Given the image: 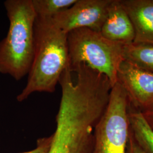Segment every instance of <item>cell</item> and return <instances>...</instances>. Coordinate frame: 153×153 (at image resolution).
Returning a JSON list of instances; mask_svg holds the SVG:
<instances>
[{
  "label": "cell",
  "instance_id": "6da1fadb",
  "mask_svg": "<svg viewBox=\"0 0 153 153\" xmlns=\"http://www.w3.org/2000/svg\"><path fill=\"white\" fill-rule=\"evenodd\" d=\"M68 66V33L57 27L51 18L36 16L33 62L27 84L17 100L21 102L36 92L53 93Z\"/></svg>",
  "mask_w": 153,
  "mask_h": 153
},
{
  "label": "cell",
  "instance_id": "7a4b0ae2",
  "mask_svg": "<svg viewBox=\"0 0 153 153\" xmlns=\"http://www.w3.org/2000/svg\"><path fill=\"white\" fill-rule=\"evenodd\" d=\"M103 113L101 106L88 97L62 94L48 153H92L95 129Z\"/></svg>",
  "mask_w": 153,
  "mask_h": 153
},
{
  "label": "cell",
  "instance_id": "3957f363",
  "mask_svg": "<svg viewBox=\"0 0 153 153\" xmlns=\"http://www.w3.org/2000/svg\"><path fill=\"white\" fill-rule=\"evenodd\" d=\"M4 6L9 28L0 42V73L19 81L27 75L33 62L36 15L31 0H7Z\"/></svg>",
  "mask_w": 153,
  "mask_h": 153
},
{
  "label": "cell",
  "instance_id": "277c9868",
  "mask_svg": "<svg viewBox=\"0 0 153 153\" xmlns=\"http://www.w3.org/2000/svg\"><path fill=\"white\" fill-rule=\"evenodd\" d=\"M124 46L91 29L71 31L68 33L69 68L71 70L85 64L105 75L113 87L118 81V71L124 60Z\"/></svg>",
  "mask_w": 153,
  "mask_h": 153
},
{
  "label": "cell",
  "instance_id": "5b68a950",
  "mask_svg": "<svg viewBox=\"0 0 153 153\" xmlns=\"http://www.w3.org/2000/svg\"><path fill=\"white\" fill-rule=\"evenodd\" d=\"M131 102L119 82L112 88L104 113L94 132L92 153H126L131 131Z\"/></svg>",
  "mask_w": 153,
  "mask_h": 153
},
{
  "label": "cell",
  "instance_id": "8992f818",
  "mask_svg": "<svg viewBox=\"0 0 153 153\" xmlns=\"http://www.w3.org/2000/svg\"><path fill=\"white\" fill-rule=\"evenodd\" d=\"M113 0H76L65 11L51 18L55 25L66 33L79 28L100 32Z\"/></svg>",
  "mask_w": 153,
  "mask_h": 153
},
{
  "label": "cell",
  "instance_id": "52a82bcc",
  "mask_svg": "<svg viewBox=\"0 0 153 153\" xmlns=\"http://www.w3.org/2000/svg\"><path fill=\"white\" fill-rule=\"evenodd\" d=\"M118 81L133 106L145 111L153 103V73L124 60L118 71Z\"/></svg>",
  "mask_w": 153,
  "mask_h": 153
},
{
  "label": "cell",
  "instance_id": "ba28073f",
  "mask_svg": "<svg viewBox=\"0 0 153 153\" xmlns=\"http://www.w3.org/2000/svg\"><path fill=\"white\" fill-rule=\"evenodd\" d=\"M133 24L134 43L153 44V0H120Z\"/></svg>",
  "mask_w": 153,
  "mask_h": 153
},
{
  "label": "cell",
  "instance_id": "9c48e42d",
  "mask_svg": "<svg viewBox=\"0 0 153 153\" xmlns=\"http://www.w3.org/2000/svg\"><path fill=\"white\" fill-rule=\"evenodd\" d=\"M100 33L105 38L124 45L134 42V27L120 0H113Z\"/></svg>",
  "mask_w": 153,
  "mask_h": 153
},
{
  "label": "cell",
  "instance_id": "30bf717a",
  "mask_svg": "<svg viewBox=\"0 0 153 153\" xmlns=\"http://www.w3.org/2000/svg\"><path fill=\"white\" fill-rule=\"evenodd\" d=\"M129 118L131 133L144 153H153V130L142 114V111L131 103Z\"/></svg>",
  "mask_w": 153,
  "mask_h": 153
},
{
  "label": "cell",
  "instance_id": "8fae6325",
  "mask_svg": "<svg viewBox=\"0 0 153 153\" xmlns=\"http://www.w3.org/2000/svg\"><path fill=\"white\" fill-rule=\"evenodd\" d=\"M124 60L153 73V44L134 43L124 46Z\"/></svg>",
  "mask_w": 153,
  "mask_h": 153
},
{
  "label": "cell",
  "instance_id": "7c38bea8",
  "mask_svg": "<svg viewBox=\"0 0 153 153\" xmlns=\"http://www.w3.org/2000/svg\"><path fill=\"white\" fill-rule=\"evenodd\" d=\"M37 16L52 18L65 11L76 2V0H31Z\"/></svg>",
  "mask_w": 153,
  "mask_h": 153
},
{
  "label": "cell",
  "instance_id": "4fadbf2b",
  "mask_svg": "<svg viewBox=\"0 0 153 153\" xmlns=\"http://www.w3.org/2000/svg\"><path fill=\"white\" fill-rule=\"evenodd\" d=\"M52 141V136L39 139L36 147L32 150L20 153H48Z\"/></svg>",
  "mask_w": 153,
  "mask_h": 153
},
{
  "label": "cell",
  "instance_id": "5bb4252c",
  "mask_svg": "<svg viewBox=\"0 0 153 153\" xmlns=\"http://www.w3.org/2000/svg\"><path fill=\"white\" fill-rule=\"evenodd\" d=\"M126 153H144L136 141L131 133V129L128 139Z\"/></svg>",
  "mask_w": 153,
  "mask_h": 153
},
{
  "label": "cell",
  "instance_id": "9a60e30c",
  "mask_svg": "<svg viewBox=\"0 0 153 153\" xmlns=\"http://www.w3.org/2000/svg\"><path fill=\"white\" fill-rule=\"evenodd\" d=\"M142 112L148 124L153 130V110L143 111Z\"/></svg>",
  "mask_w": 153,
  "mask_h": 153
},
{
  "label": "cell",
  "instance_id": "2e32d148",
  "mask_svg": "<svg viewBox=\"0 0 153 153\" xmlns=\"http://www.w3.org/2000/svg\"><path fill=\"white\" fill-rule=\"evenodd\" d=\"M146 110H153V103L148 107L147 109H146V110H145V111H146Z\"/></svg>",
  "mask_w": 153,
  "mask_h": 153
}]
</instances>
